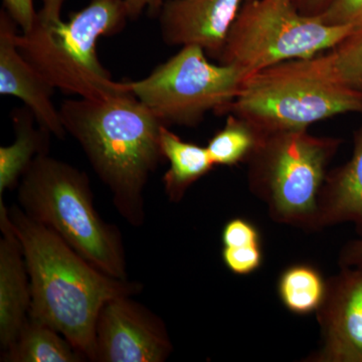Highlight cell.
<instances>
[{"instance_id":"obj_3","label":"cell","mask_w":362,"mask_h":362,"mask_svg":"<svg viewBox=\"0 0 362 362\" xmlns=\"http://www.w3.org/2000/svg\"><path fill=\"white\" fill-rule=\"evenodd\" d=\"M66 0H42L32 28L18 35L26 61L57 90L87 99H102L127 90L115 82L98 58L97 42L123 32L130 21L124 0H89L62 20Z\"/></svg>"},{"instance_id":"obj_21","label":"cell","mask_w":362,"mask_h":362,"mask_svg":"<svg viewBox=\"0 0 362 362\" xmlns=\"http://www.w3.org/2000/svg\"><path fill=\"white\" fill-rule=\"evenodd\" d=\"M221 258L226 268L235 275H250L263 263L262 245L243 247H223Z\"/></svg>"},{"instance_id":"obj_10","label":"cell","mask_w":362,"mask_h":362,"mask_svg":"<svg viewBox=\"0 0 362 362\" xmlns=\"http://www.w3.org/2000/svg\"><path fill=\"white\" fill-rule=\"evenodd\" d=\"M316 314L322 343L309 361L362 362V268H341L331 277Z\"/></svg>"},{"instance_id":"obj_25","label":"cell","mask_w":362,"mask_h":362,"mask_svg":"<svg viewBox=\"0 0 362 362\" xmlns=\"http://www.w3.org/2000/svg\"><path fill=\"white\" fill-rule=\"evenodd\" d=\"M341 268H362V237L343 247L339 257Z\"/></svg>"},{"instance_id":"obj_1","label":"cell","mask_w":362,"mask_h":362,"mask_svg":"<svg viewBox=\"0 0 362 362\" xmlns=\"http://www.w3.org/2000/svg\"><path fill=\"white\" fill-rule=\"evenodd\" d=\"M8 214L30 277L28 316L58 331L87 361H95L96 325L104 305L137 294L142 285L100 271L18 204L8 207Z\"/></svg>"},{"instance_id":"obj_7","label":"cell","mask_w":362,"mask_h":362,"mask_svg":"<svg viewBox=\"0 0 362 362\" xmlns=\"http://www.w3.org/2000/svg\"><path fill=\"white\" fill-rule=\"evenodd\" d=\"M356 30L326 25L319 18L303 16L293 0H243L218 61L247 76L330 51Z\"/></svg>"},{"instance_id":"obj_11","label":"cell","mask_w":362,"mask_h":362,"mask_svg":"<svg viewBox=\"0 0 362 362\" xmlns=\"http://www.w3.org/2000/svg\"><path fill=\"white\" fill-rule=\"evenodd\" d=\"M243 0H165L158 13L161 37L171 47L201 45L218 59Z\"/></svg>"},{"instance_id":"obj_15","label":"cell","mask_w":362,"mask_h":362,"mask_svg":"<svg viewBox=\"0 0 362 362\" xmlns=\"http://www.w3.org/2000/svg\"><path fill=\"white\" fill-rule=\"evenodd\" d=\"M16 140L8 146L0 147V197L18 183L33 161L49 153L51 133L35 127V117L28 107L11 113Z\"/></svg>"},{"instance_id":"obj_27","label":"cell","mask_w":362,"mask_h":362,"mask_svg":"<svg viewBox=\"0 0 362 362\" xmlns=\"http://www.w3.org/2000/svg\"><path fill=\"white\" fill-rule=\"evenodd\" d=\"M298 11L303 16L317 18L322 14L333 0H293Z\"/></svg>"},{"instance_id":"obj_9","label":"cell","mask_w":362,"mask_h":362,"mask_svg":"<svg viewBox=\"0 0 362 362\" xmlns=\"http://www.w3.org/2000/svg\"><path fill=\"white\" fill-rule=\"evenodd\" d=\"M173 345L165 324L132 296L107 302L96 325V362H164Z\"/></svg>"},{"instance_id":"obj_8","label":"cell","mask_w":362,"mask_h":362,"mask_svg":"<svg viewBox=\"0 0 362 362\" xmlns=\"http://www.w3.org/2000/svg\"><path fill=\"white\" fill-rule=\"evenodd\" d=\"M245 77L235 66L211 63L201 45H187L146 78L125 84L163 125L195 127L233 101Z\"/></svg>"},{"instance_id":"obj_14","label":"cell","mask_w":362,"mask_h":362,"mask_svg":"<svg viewBox=\"0 0 362 362\" xmlns=\"http://www.w3.org/2000/svg\"><path fill=\"white\" fill-rule=\"evenodd\" d=\"M347 223L362 237V125L354 132L349 160L328 171L319 194L316 230Z\"/></svg>"},{"instance_id":"obj_5","label":"cell","mask_w":362,"mask_h":362,"mask_svg":"<svg viewBox=\"0 0 362 362\" xmlns=\"http://www.w3.org/2000/svg\"><path fill=\"white\" fill-rule=\"evenodd\" d=\"M347 113L362 114V94L335 80L320 54L249 74L218 115L240 117L269 134L308 129Z\"/></svg>"},{"instance_id":"obj_12","label":"cell","mask_w":362,"mask_h":362,"mask_svg":"<svg viewBox=\"0 0 362 362\" xmlns=\"http://www.w3.org/2000/svg\"><path fill=\"white\" fill-rule=\"evenodd\" d=\"M18 23L0 11V94L18 98L33 112L40 127L64 139L66 132L59 109L52 101L56 88L21 54Z\"/></svg>"},{"instance_id":"obj_20","label":"cell","mask_w":362,"mask_h":362,"mask_svg":"<svg viewBox=\"0 0 362 362\" xmlns=\"http://www.w3.org/2000/svg\"><path fill=\"white\" fill-rule=\"evenodd\" d=\"M321 56L335 80L362 94V26Z\"/></svg>"},{"instance_id":"obj_2","label":"cell","mask_w":362,"mask_h":362,"mask_svg":"<svg viewBox=\"0 0 362 362\" xmlns=\"http://www.w3.org/2000/svg\"><path fill=\"white\" fill-rule=\"evenodd\" d=\"M66 132L78 143L121 216L145 221L144 190L164 158L163 124L129 92L102 99L66 100L59 107Z\"/></svg>"},{"instance_id":"obj_24","label":"cell","mask_w":362,"mask_h":362,"mask_svg":"<svg viewBox=\"0 0 362 362\" xmlns=\"http://www.w3.org/2000/svg\"><path fill=\"white\" fill-rule=\"evenodd\" d=\"M4 9L18 23L23 32L30 30L37 11L33 0H2Z\"/></svg>"},{"instance_id":"obj_26","label":"cell","mask_w":362,"mask_h":362,"mask_svg":"<svg viewBox=\"0 0 362 362\" xmlns=\"http://www.w3.org/2000/svg\"><path fill=\"white\" fill-rule=\"evenodd\" d=\"M130 21H136L144 11H148L152 16H158L162 4L165 0H124Z\"/></svg>"},{"instance_id":"obj_16","label":"cell","mask_w":362,"mask_h":362,"mask_svg":"<svg viewBox=\"0 0 362 362\" xmlns=\"http://www.w3.org/2000/svg\"><path fill=\"white\" fill-rule=\"evenodd\" d=\"M162 156L169 162L163 175L164 192L171 202L182 201L192 185L214 168L206 147L185 141L163 125L160 131Z\"/></svg>"},{"instance_id":"obj_4","label":"cell","mask_w":362,"mask_h":362,"mask_svg":"<svg viewBox=\"0 0 362 362\" xmlns=\"http://www.w3.org/2000/svg\"><path fill=\"white\" fill-rule=\"evenodd\" d=\"M18 187V206L26 216L56 233L100 271L128 279L122 235L98 213L87 173L42 154Z\"/></svg>"},{"instance_id":"obj_22","label":"cell","mask_w":362,"mask_h":362,"mask_svg":"<svg viewBox=\"0 0 362 362\" xmlns=\"http://www.w3.org/2000/svg\"><path fill=\"white\" fill-rule=\"evenodd\" d=\"M317 18L326 25L361 28L362 0H333L328 8Z\"/></svg>"},{"instance_id":"obj_6","label":"cell","mask_w":362,"mask_h":362,"mask_svg":"<svg viewBox=\"0 0 362 362\" xmlns=\"http://www.w3.org/2000/svg\"><path fill=\"white\" fill-rule=\"evenodd\" d=\"M342 143L308 129L264 134L247 161L250 190L277 223L316 230L319 194Z\"/></svg>"},{"instance_id":"obj_18","label":"cell","mask_w":362,"mask_h":362,"mask_svg":"<svg viewBox=\"0 0 362 362\" xmlns=\"http://www.w3.org/2000/svg\"><path fill=\"white\" fill-rule=\"evenodd\" d=\"M327 281L308 264H296L286 269L278 281V295L285 308L297 315L319 310L325 299Z\"/></svg>"},{"instance_id":"obj_13","label":"cell","mask_w":362,"mask_h":362,"mask_svg":"<svg viewBox=\"0 0 362 362\" xmlns=\"http://www.w3.org/2000/svg\"><path fill=\"white\" fill-rule=\"evenodd\" d=\"M0 347L16 341L30 314V277L23 247L9 220L8 207L0 197Z\"/></svg>"},{"instance_id":"obj_17","label":"cell","mask_w":362,"mask_h":362,"mask_svg":"<svg viewBox=\"0 0 362 362\" xmlns=\"http://www.w3.org/2000/svg\"><path fill=\"white\" fill-rule=\"evenodd\" d=\"M2 362H83L86 357L65 337L28 316L16 341L1 352Z\"/></svg>"},{"instance_id":"obj_19","label":"cell","mask_w":362,"mask_h":362,"mask_svg":"<svg viewBox=\"0 0 362 362\" xmlns=\"http://www.w3.org/2000/svg\"><path fill=\"white\" fill-rule=\"evenodd\" d=\"M263 136L251 123L228 114L225 126L207 143V152L214 166L247 163Z\"/></svg>"},{"instance_id":"obj_23","label":"cell","mask_w":362,"mask_h":362,"mask_svg":"<svg viewBox=\"0 0 362 362\" xmlns=\"http://www.w3.org/2000/svg\"><path fill=\"white\" fill-rule=\"evenodd\" d=\"M223 247H243L262 245L258 228L251 221L237 218L228 221L221 232Z\"/></svg>"}]
</instances>
